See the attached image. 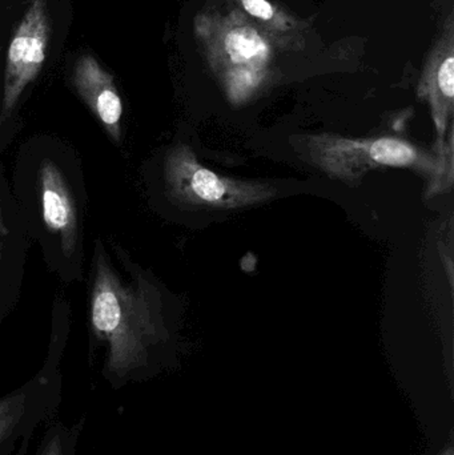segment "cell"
<instances>
[{"instance_id": "8fae6325", "label": "cell", "mask_w": 454, "mask_h": 455, "mask_svg": "<svg viewBox=\"0 0 454 455\" xmlns=\"http://www.w3.org/2000/svg\"><path fill=\"white\" fill-rule=\"evenodd\" d=\"M75 437L63 427H53L45 435L37 455H72Z\"/></svg>"}, {"instance_id": "277c9868", "label": "cell", "mask_w": 454, "mask_h": 455, "mask_svg": "<svg viewBox=\"0 0 454 455\" xmlns=\"http://www.w3.org/2000/svg\"><path fill=\"white\" fill-rule=\"evenodd\" d=\"M164 183L171 202L187 210H243L263 204L277 195L271 184L239 180L213 172L197 160L187 144H178L168 151Z\"/></svg>"}, {"instance_id": "5b68a950", "label": "cell", "mask_w": 454, "mask_h": 455, "mask_svg": "<svg viewBox=\"0 0 454 455\" xmlns=\"http://www.w3.org/2000/svg\"><path fill=\"white\" fill-rule=\"evenodd\" d=\"M51 24L45 0H32L8 47L2 115L7 119L26 88L36 79L47 58Z\"/></svg>"}, {"instance_id": "3957f363", "label": "cell", "mask_w": 454, "mask_h": 455, "mask_svg": "<svg viewBox=\"0 0 454 455\" xmlns=\"http://www.w3.org/2000/svg\"><path fill=\"white\" fill-rule=\"evenodd\" d=\"M309 160L331 178L356 183L378 168H408L428 180V195L445 194L453 184L452 132L439 140L434 152L394 136L351 139L316 135L307 139Z\"/></svg>"}, {"instance_id": "52a82bcc", "label": "cell", "mask_w": 454, "mask_h": 455, "mask_svg": "<svg viewBox=\"0 0 454 455\" xmlns=\"http://www.w3.org/2000/svg\"><path fill=\"white\" fill-rule=\"evenodd\" d=\"M75 88L115 144L122 141L123 101L114 77L92 55L79 56L72 74Z\"/></svg>"}, {"instance_id": "6da1fadb", "label": "cell", "mask_w": 454, "mask_h": 455, "mask_svg": "<svg viewBox=\"0 0 454 455\" xmlns=\"http://www.w3.org/2000/svg\"><path fill=\"white\" fill-rule=\"evenodd\" d=\"M194 34L208 68L234 106L250 103L276 82V48L234 3L200 11Z\"/></svg>"}, {"instance_id": "7a4b0ae2", "label": "cell", "mask_w": 454, "mask_h": 455, "mask_svg": "<svg viewBox=\"0 0 454 455\" xmlns=\"http://www.w3.org/2000/svg\"><path fill=\"white\" fill-rule=\"evenodd\" d=\"M95 275L91 291V326L107 345V368L124 377L140 363L147 347L162 331V310L156 289L135 278L124 283L96 243Z\"/></svg>"}, {"instance_id": "ba28073f", "label": "cell", "mask_w": 454, "mask_h": 455, "mask_svg": "<svg viewBox=\"0 0 454 455\" xmlns=\"http://www.w3.org/2000/svg\"><path fill=\"white\" fill-rule=\"evenodd\" d=\"M39 194L45 227L59 235L64 256H72L79 235L76 204L63 173L51 160L40 164Z\"/></svg>"}, {"instance_id": "30bf717a", "label": "cell", "mask_w": 454, "mask_h": 455, "mask_svg": "<svg viewBox=\"0 0 454 455\" xmlns=\"http://www.w3.org/2000/svg\"><path fill=\"white\" fill-rule=\"evenodd\" d=\"M27 416V395L15 393L0 398V445L18 432Z\"/></svg>"}, {"instance_id": "7c38bea8", "label": "cell", "mask_w": 454, "mask_h": 455, "mask_svg": "<svg viewBox=\"0 0 454 455\" xmlns=\"http://www.w3.org/2000/svg\"><path fill=\"white\" fill-rule=\"evenodd\" d=\"M27 449H28V440L24 441L23 445H21V448L19 449V451L16 453V455H26Z\"/></svg>"}, {"instance_id": "9c48e42d", "label": "cell", "mask_w": 454, "mask_h": 455, "mask_svg": "<svg viewBox=\"0 0 454 455\" xmlns=\"http://www.w3.org/2000/svg\"><path fill=\"white\" fill-rule=\"evenodd\" d=\"M268 37L277 52L306 50L311 23L274 0H231Z\"/></svg>"}, {"instance_id": "8992f818", "label": "cell", "mask_w": 454, "mask_h": 455, "mask_svg": "<svg viewBox=\"0 0 454 455\" xmlns=\"http://www.w3.org/2000/svg\"><path fill=\"white\" fill-rule=\"evenodd\" d=\"M420 100L428 103L439 140L450 133L454 111V13L429 48L418 84Z\"/></svg>"}, {"instance_id": "4fadbf2b", "label": "cell", "mask_w": 454, "mask_h": 455, "mask_svg": "<svg viewBox=\"0 0 454 455\" xmlns=\"http://www.w3.org/2000/svg\"><path fill=\"white\" fill-rule=\"evenodd\" d=\"M2 223H3L2 208H0V229H2Z\"/></svg>"}]
</instances>
